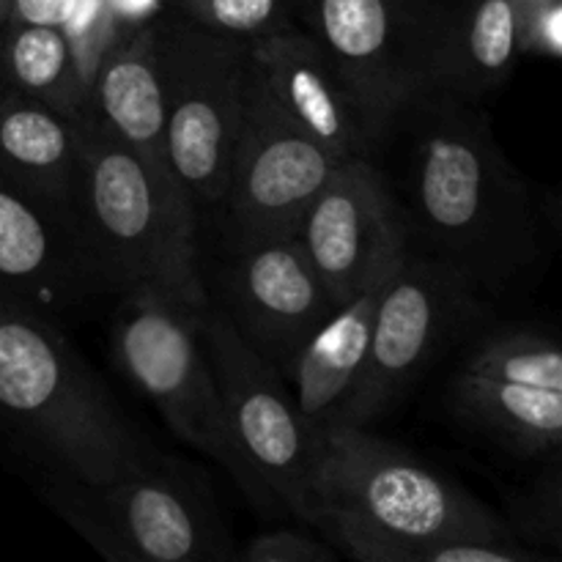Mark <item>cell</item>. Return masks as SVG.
I'll return each instance as SVG.
<instances>
[{
	"label": "cell",
	"mask_w": 562,
	"mask_h": 562,
	"mask_svg": "<svg viewBox=\"0 0 562 562\" xmlns=\"http://www.w3.org/2000/svg\"><path fill=\"white\" fill-rule=\"evenodd\" d=\"M415 115L406 234L423 256L464 274L475 289L514 280L538 256V225L530 190L499 148L475 99L428 93Z\"/></svg>",
	"instance_id": "obj_1"
},
{
	"label": "cell",
	"mask_w": 562,
	"mask_h": 562,
	"mask_svg": "<svg viewBox=\"0 0 562 562\" xmlns=\"http://www.w3.org/2000/svg\"><path fill=\"white\" fill-rule=\"evenodd\" d=\"M316 439L313 527L346 558L415 562L439 538L510 530L464 488L366 428L329 426Z\"/></svg>",
	"instance_id": "obj_2"
},
{
	"label": "cell",
	"mask_w": 562,
	"mask_h": 562,
	"mask_svg": "<svg viewBox=\"0 0 562 562\" xmlns=\"http://www.w3.org/2000/svg\"><path fill=\"white\" fill-rule=\"evenodd\" d=\"M0 428L66 481L104 483L157 456L55 322L0 294Z\"/></svg>",
	"instance_id": "obj_3"
},
{
	"label": "cell",
	"mask_w": 562,
	"mask_h": 562,
	"mask_svg": "<svg viewBox=\"0 0 562 562\" xmlns=\"http://www.w3.org/2000/svg\"><path fill=\"white\" fill-rule=\"evenodd\" d=\"M80 135L75 214L108 294H159L206 311L198 209L184 187L91 119Z\"/></svg>",
	"instance_id": "obj_4"
},
{
	"label": "cell",
	"mask_w": 562,
	"mask_h": 562,
	"mask_svg": "<svg viewBox=\"0 0 562 562\" xmlns=\"http://www.w3.org/2000/svg\"><path fill=\"white\" fill-rule=\"evenodd\" d=\"M113 355L121 371L151 398L170 431L228 470L258 508L274 497L239 453L225 417L212 366L203 351L201 313L159 294L119 296Z\"/></svg>",
	"instance_id": "obj_5"
},
{
	"label": "cell",
	"mask_w": 562,
	"mask_h": 562,
	"mask_svg": "<svg viewBox=\"0 0 562 562\" xmlns=\"http://www.w3.org/2000/svg\"><path fill=\"white\" fill-rule=\"evenodd\" d=\"M245 44L173 11L157 16L168 162L198 212L220 206L225 195L245 119Z\"/></svg>",
	"instance_id": "obj_6"
},
{
	"label": "cell",
	"mask_w": 562,
	"mask_h": 562,
	"mask_svg": "<svg viewBox=\"0 0 562 562\" xmlns=\"http://www.w3.org/2000/svg\"><path fill=\"white\" fill-rule=\"evenodd\" d=\"M198 333L236 448L274 503H283L305 525H313L318 439L302 420L283 376L236 333L217 305L201 313Z\"/></svg>",
	"instance_id": "obj_7"
},
{
	"label": "cell",
	"mask_w": 562,
	"mask_h": 562,
	"mask_svg": "<svg viewBox=\"0 0 562 562\" xmlns=\"http://www.w3.org/2000/svg\"><path fill=\"white\" fill-rule=\"evenodd\" d=\"M475 285L445 261L409 250L384 283L360 382L335 426L382 417L428 362L475 318Z\"/></svg>",
	"instance_id": "obj_8"
},
{
	"label": "cell",
	"mask_w": 562,
	"mask_h": 562,
	"mask_svg": "<svg viewBox=\"0 0 562 562\" xmlns=\"http://www.w3.org/2000/svg\"><path fill=\"white\" fill-rule=\"evenodd\" d=\"M58 497L60 510L77 530L113 560L234 558L203 494L159 459L104 483L69 481Z\"/></svg>",
	"instance_id": "obj_9"
},
{
	"label": "cell",
	"mask_w": 562,
	"mask_h": 562,
	"mask_svg": "<svg viewBox=\"0 0 562 562\" xmlns=\"http://www.w3.org/2000/svg\"><path fill=\"white\" fill-rule=\"evenodd\" d=\"M296 239L335 305L393 274L409 252L398 198L373 157L333 165Z\"/></svg>",
	"instance_id": "obj_10"
},
{
	"label": "cell",
	"mask_w": 562,
	"mask_h": 562,
	"mask_svg": "<svg viewBox=\"0 0 562 562\" xmlns=\"http://www.w3.org/2000/svg\"><path fill=\"white\" fill-rule=\"evenodd\" d=\"M461 417L527 459H558L562 439V355L536 329L488 338L450 384Z\"/></svg>",
	"instance_id": "obj_11"
},
{
	"label": "cell",
	"mask_w": 562,
	"mask_h": 562,
	"mask_svg": "<svg viewBox=\"0 0 562 562\" xmlns=\"http://www.w3.org/2000/svg\"><path fill=\"white\" fill-rule=\"evenodd\" d=\"M335 159L247 82L245 119L220 209L228 247L296 236Z\"/></svg>",
	"instance_id": "obj_12"
},
{
	"label": "cell",
	"mask_w": 562,
	"mask_h": 562,
	"mask_svg": "<svg viewBox=\"0 0 562 562\" xmlns=\"http://www.w3.org/2000/svg\"><path fill=\"white\" fill-rule=\"evenodd\" d=\"M220 311L280 376L338 311L296 236L228 247L220 272ZM214 305V302H212Z\"/></svg>",
	"instance_id": "obj_13"
},
{
	"label": "cell",
	"mask_w": 562,
	"mask_h": 562,
	"mask_svg": "<svg viewBox=\"0 0 562 562\" xmlns=\"http://www.w3.org/2000/svg\"><path fill=\"white\" fill-rule=\"evenodd\" d=\"M245 58L252 91L335 162L373 157L384 146V135L305 25L250 38Z\"/></svg>",
	"instance_id": "obj_14"
},
{
	"label": "cell",
	"mask_w": 562,
	"mask_h": 562,
	"mask_svg": "<svg viewBox=\"0 0 562 562\" xmlns=\"http://www.w3.org/2000/svg\"><path fill=\"white\" fill-rule=\"evenodd\" d=\"M302 25L387 140L395 119L423 99L406 0H305Z\"/></svg>",
	"instance_id": "obj_15"
},
{
	"label": "cell",
	"mask_w": 562,
	"mask_h": 562,
	"mask_svg": "<svg viewBox=\"0 0 562 562\" xmlns=\"http://www.w3.org/2000/svg\"><path fill=\"white\" fill-rule=\"evenodd\" d=\"M423 97L481 99L521 58L516 0H406Z\"/></svg>",
	"instance_id": "obj_16"
},
{
	"label": "cell",
	"mask_w": 562,
	"mask_h": 562,
	"mask_svg": "<svg viewBox=\"0 0 562 562\" xmlns=\"http://www.w3.org/2000/svg\"><path fill=\"white\" fill-rule=\"evenodd\" d=\"M0 294L53 318L108 294L77 214L0 181Z\"/></svg>",
	"instance_id": "obj_17"
},
{
	"label": "cell",
	"mask_w": 562,
	"mask_h": 562,
	"mask_svg": "<svg viewBox=\"0 0 562 562\" xmlns=\"http://www.w3.org/2000/svg\"><path fill=\"white\" fill-rule=\"evenodd\" d=\"M86 119L124 143L159 173H170L165 146L162 82L157 69V20L126 33L102 55L88 80ZM179 181V179H176Z\"/></svg>",
	"instance_id": "obj_18"
},
{
	"label": "cell",
	"mask_w": 562,
	"mask_h": 562,
	"mask_svg": "<svg viewBox=\"0 0 562 562\" xmlns=\"http://www.w3.org/2000/svg\"><path fill=\"white\" fill-rule=\"evenodd\" d=\"M80 121L0 82V181L75 212Z\"/></svg>",
	"instance_id": "obj_19"
},
{
	"label": "cell",
	"mask_w": 562,
	"mask_h": 562,
	"mask_svg": "<svg viewBox=\"0 0 562 562\" xmlns=\"http://www.w3.org/2000/svg\"><path fill=\"white\" fill-rule=\"evenodd\" d=\"M390 274L344 302L307 340L291 371L285 373V379H291L296 387V409L313 434L340 420L360 382L379 296Z\"/></svg>",
	"instance_id": "obj_20"
},
{
	"label": "cell",
	"mask_w": 562,
	"mask_h": 562,
	"mask_svg": "<svg viewBox=\"0 0 562 562\" xmlns=\"http://www.w3.org/2000/svg\"><path fill=\"white\" fill-rule=\"evenodd\" d=\"M0 82L71 121L86 119L88 82L69 38L55 25L3 22L0 25Z\"/></svg>",
	"instance_id": "obj_21"
},
{
	"label": "cell",
	"mask_w": 562,
	"mask_h": 562,
	"mask_svg": "<svg viewBox=\"0 0 562 562\" xmlns=\"http://www.w3.org/2000/svg\"><path fill=\"white\" fill-rule=\"evenodd\" d=\"M168 11L225 36L250 38L302 25L305 0H168Z\"/></svg>",
	"instance_id": "obj_22"
},
{
	"label": "cell",
	"mask_w": 562,
	"mask_h": 562,
	"mask_svg": "<svg viewBox=\"0 0 562 562\" xmlns=\"http://www.w3.org/2000/svg\"><path fill=\"white\" fill-rule=\"evenodd\" d=\"M552 558L554 554L527 549L514 530H494L439 538L423 549L415 562H538Z\"/></svg>",
	"instance_id": "obj_23"
},
{
	"label": "cell",
	"mask_w": 562,
	"mask_h": 562,
	"mask_svg": "<svg viewBox=\"0 0 562 562\" xmlns=\"http://www.w3.org/2000/svg\"><path fill=\"white\" fill-rule=\"evenodd\" d=\"M236 558L245 562H335L340 552L329 541L294 530H272L252 536Z\"/></svg>",
	"instance_id": "obj_24"
},
{
	"label": "cell",
	"mask_w": 562,
	"mask_h": 562,
	"mask_svg": "<svg viewBox=\"0 0 562 562\" xmlns=\"http://www.w3.org/2000/svg\"><path fill=\"white\" fill-rule=\"evenodd\" d=\"M562 55V0H547L521 14V58Z\"/></svg>",
	"instance_id": "obj_25"
},
{
	"label": "cell",
	"mask_w": 562,
	"mask_h": 562,
	"mask_svg": "<svg viewBox=\"0 0 562 562\" xmlns=\"http://www.w3.org/2000/svg\"><path fill=\"white\" fill-rule=\"evenodd\" d=\"M77 0H11L5 22H36L64 27Z\"/></svg>",
	"instance_id": "obj_26"
},
{
	"label": "cell",
	"mask_w": 562,
	"mask_h": 562,
	"mask_svg": "<svg viewBox=\"0 0 562 562\" xmlns=\"http://www.w3.org/2000/svg\"><path fill=\"white\" fill-rule=\"evenodd\" d=\"M516 3L521 5V14H525V11H530L532 5H538V3H547V0H516Z\"/></svg>",
	"instance_id": "obj_27"
},
{
	"label": "cell",
	"mask_w": 562,
	"mask_h": 562,
	"mask_svg": "<svg viewBox=\"0 0 562 562\" xmlns=\"http://www.w3.org/2000/svg\"><path fill=\"white\" fill-rule=\"evenodd\" d=\"M9 5H11V0H0V25H3L5 16H9Z\"/></svg>",
	"instance_id": "obj_28"
}]
</instances>
